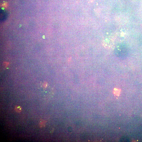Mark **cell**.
Returning a JSON list of instances; mask_svg holds the SVG:
<instances>
[{
  "label": "cell",
  "instance_id": "obj_1",
  "mask_svg": "<svg viewBox=\"0 0 142 142\" xmlns=\"http://www.w3.org/2000/svg\"><path fill=\"white\" fill-rule=\"evenodd\" d=\"M8 17L7 13L3 10L0 11V21L1 22L5 21Z\"/></svg>",
  "mask_w": 142,
  "mask_h": 142
},
{
  "label": "cell",
  "instance_id": "obj_2",
  "mask_svg": "<svg viewBox=\"0 0 142 142\" xmlns=\"http://www.w3.org/2000/svg\"><path fill=\"white\" fill-rule=\"evenodd\" d=\"M119 91L118 90L116 89V90H115L114 93L115 95H117V96H118V95H119Z\"/></svg>",
  "mask_w": 142,
  "mask_h": 142
},
{
  "label": "cell",
  "instance_id": "obj_3",
  "mask_svg": "<svg viewBox=\"0 0 142 142\" xmlns=\"http://www.w3.org/2000/svg\"><path fill=\"white\" fill-rule=\"evenodd\" d=\"M21 109L20 107H17V108L16 110L18 111H20Z\"/></svg>",
  "mask_w": 142,
  "mask_h": 142
}]
</instances>
